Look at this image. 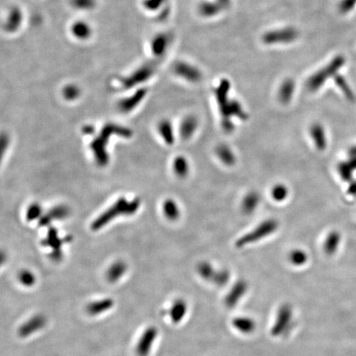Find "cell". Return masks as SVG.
I'll return each instance as SVG.
<instances>
[{
  "instance_id": "19",
  "label": "cell",
  "mask_w": 356,
  "mask_h": 356,
  "mask_svg": "<svg viewBox=\"0 0 356 356\" xmlns=\"http://www.w3.org/2000/svg\"><path fill=\"white\" fill-rule=\"evenodd\" d=\"M198 127V121L194 116H188L183 120L180 126V134L183 139H189Z\"/></svg>"
},
{
  "instance_id": "10",
  "label": "cell",
  "mask_w": 356,
  "mask_h": 356,
  "mask_svg": "<svg viewBox=\"0 0 356 356\" xmlns=\"http://www.w3.org/2000/svg\"><path fill=\"white\" fill-rule=\"evenodd\" d=\"M342 63V59H336V60H335L332 63V65L330 67L326 68L325 70L316 74L315 76L312 77L311 80L308 81V88H309L310 90L312 91L318 89L321 87V84L326 81V76H329V75L331 76V74H333L331 72L338 70Z\"/></svg>"
},
{
  "instance_id": "18",
  "label": "cell",
  "mask_w": 356,
  "mask_h": 356,
  "mask_svg": "<svg viewBox=\"0 0 356 356\" xmlns=\"http://www.w3.org/2000/svg\"><path fill=\"white\" fill-rule=\"evenodd\" d=\"M157 130L159 133L160 136L162 137L163 141L171 145L175 141V134H174L173 126L168 120H163L160 121L157 125Z\"/></svg>"
},
{
  "instance_id": "7",
  "label": "cell",
  "mask_w": 356,
  "mask_h": 356,
  "mask_svg": "<svg viewBox=\"0 0 356 356\" xmlns=\"http://www.w3.org/2000/svg\"><path fill=\"white\" fill-rule=\"evenodd\" d=\"M47 317L44 315L37 314L33 316L19 327V336L22 338L29 337L30 335L44 328L47 325Z\"/></svg>"
},
{
  "instance_id": "28",
  "label": "cell",
  "mask_w": 356,
  "mask_h": 356,
  "mask_svg": "<svg viewBox=\"0 0 356 356\" xmlns=\"http://www.w3.org/2000/svg\"><path fill=\"white\" fill-rule=\"evenodd\" d=\"M294 93V84L290 83H285V85L283 86L280 93V99L281 102L284 103L289 102L291 99L292 95Z\"/></svg>"
},
{
  "instance_id": "13",
  "label": "cell",
  "mask_w": 356,
  "mask_h": 356,
  "mask_svg": "<svg viewBox=\"0 0 356 356\" xmlns=\"http://www.w3.org/2000/svg\"><path fill=\"white\" fill-rule=\"evenodd\" d=\"M113 307V299L111 298H105L91 302L87 306L86 310L88 314L91 316H97L108 312L109 310L111 309Z\"/></svg>"
},
{
  "instance_id": "9",
  "label": "cell",
  "mask_w": 356,
  "mask_h": 356,
  "mask_svg": "<svg viewBox=\"0 0 356 356\" xmlns=\"http://www.w3.org/2000/svg\"><path fill=\"white\" fill-rule=\"evenodd\" d=\"M248 283L244 280H238L234 284L225 298V303L226 307L233 308L238 305L241 299L245 295L248 291Z\"/></svg>"
},
{
  "instance_id": "22",
  "label": "cell",
  "mask_w": 356,
  "mask_h": 356,
  "mask_svg": "<svg viewBox=\"0 0 356 356\" xmlns=\"http://www.w3.org/2000/svg\"><path fill=\"white\" fill-rule=\"evenodd\" d=\"M174 173L176 174L178 177L184 178L188 176L190 171V166L188 159L184 156H177L174 159L173 164H172Z\"/></svg>"
},
{
  "instance_id": "31",
  "label": "cell",
  "mask_w": 356,
  "mask_h": 356,
  "mask_svg": "<svg viewBox=\"0 0 356 356\" xmlns=\"http://www.w3.org/2000/svg\"><path fill=\"white\" fill-rule=\"evenodd\" d=\"M353 171L354 170L350 167L348 162H344L339 166V172L344 181H349L351 179Z\"/></svg>"
},
{
  "instance_id": "27",
  "label": "cell",
  "mask_w": 356,
  "mask_h": 356,
  "mask_svg": "<svg viewBox=\"0 0 356 356\" xmlns=\"http://www.w3.org/2000/svg\"><path fill=\"white\" fill-rule=\"evenodd\" d=\"M42 208L39 204L33 203L28 207L27 211V220L28 221H33V220H38L42 218Z\"/></svg>"
},
{
  "instance_id": "21",
  "label": "cell",
  "mask_w": 356,
  "mask_h": 356,
  "mask_svg": "<svg viewBox=\"0 0 356 356\" xmlns=\"http://www.w3.org/2000/svg\"><path fill=\"white\" fill-rule=\"evenodd\" d=\"M162 212L165 217L171 221H176L181 215L180 208L174 200L166 199L162 204Z\"/></svg>"
},
{
  "instance_id": "16",
  "label": "cell",
  "mask_w": 356,
  "mask_h": 356,
  "mask_svg": "<svg viewBox=\"0 0 356 356\" xmlns=\"http://www.w3.org/2000/svg\"><path fill=\"white\" fill-rule=\"evenodd\" d=\"M310 134L317 149L324 150L326 147V136L322 125L318 123L313 124L310 129Z\"/></svg>"
},
{
  "instance_id": "29",
  "label": "cell",
  "mask_w": 356,
  "mask_h": 356,
  "mask_svg": "<svg viewBox=\"0 0 356 356\" xmlns=\"http://www.w3.org/2000/svg\"><path fill=\"white\" fill-rule=\"evenodd\" d=\"M142 97H143V93H139L138 95L134 96L133 98H130V99L127 100V101L123 102L122 103L120 104L121 111L127 112V111L132 110V109L134 108V107L136 106L137 103H139Z\"/></svg>"
},
{
  "instance_id": "6",
  "label": "cell",
  "mask_w": 356,
  "mask_h": 356,
  "mask_svg": "<svg viewBox=\"0 0 356 356\" xmlns=\"http://www.w3.org/2000/svg\"><path fill=\"white\" fill-rule=\"evenodd\" d=\"M157 334L158 331L155 326H148L144 330L135 347L137 356H148L150 354Z\"/></svg>"
},
{
  "instance_id": "34",
  "label": "cell",
  "mask_w": 356,
  "mask_h": 356,
  "mask_svg": "<svg viewBox=\"0 0 356 356\" xmlns=\"http://www.w3.org/2000/svg\"><path fill=\"white\" fill-rule=\"evenodd\" d=\"M348 163L353 170L356 169V157H351Z\"/></svg>"
},
{
  "instance_id": "35",
  "label": "cell",
  "mask_w": 356,
  "mask_h": 356,
  "mask_svg": "<svg viewBox=\"0 0 356 356\" xmlns=\"http://www.w3.org/2000/svg\"><path fill=\"white\" fill-rule=\"evenodd\" d=\"M349 192L350 194H356V183L349 186Z\"/></svg>"
},
{
  "instance_id": "14",
  "label": "cell",
  "mask_w": 356,
  "mask_h": 356,
  "mask_svg": "<svg viewBox=\"0 0 356 356\" xmlns=\"http://www.w3.org/2000/svg\"><path fill=\"white\" fill-rule=\"evenodd\" d=\"M127 265L125 261H116L111 264L107 272V279L110 283H116L125 275Z\"/></svg>"
},
{
  "instance_id": "3",
  "label": "cell",
  "mask_w": 356,
  "mask_h": 356,
  "mask_svg": "<svg viewBox=\"0 0 356 356\" xmlns=\"http://www.w3.org/2000/svg\"><path fill=\"white\" fill-rule=\"evenodd\" d=\"M278 227L279 224L274 219L265 220L258 226L252 229V231L241 237L236 242V247L238 248H243L249 244L258 242L275 233Z\"/></svg>"
},
{
  "instance_id": "20",
  "label": "cell",
  "mask_w": 356,
  "mask_h": 356,
  "mask_svg": "<svg viewBox=\"0 0 356 356\" xmlns=\"http://www.w3.org/2000/svg\"><path fill=\"white\" fill-rule=\"evenodd\" d=\"M216 154L220 161L227 165L233 166L236 162V157L231 148L226 144H220L216 148Z\"/></svg>"
},
{
  "instance_id": "12",
  "label": "cell",
  "mask_w": 356,
  "mask_h": 356,
  "mask_svg": "<svg viewBox=\"0 0 356 356\" xmlns=\"http://www.w3.org/2000/svg\"><path fill=\"white\" fill-rule=\"evenodd\" d=\"M188 306L185 300L178 298L174 301L168 309L169 317L175 324L180 323L188 313Z\"/></svg>"
},
{
  "instance_id": "4",
  "label": "cell",
  "mask_w": 356,
  "mask_h": 356,
  "mask_svg": "<svg viewBox=\"0 0 356 356\" xmlns=\"http://www.w3.org/2000/svg\"><path fill=\"white\" fill-rule=\"evenodd\" d=\"M294 311L289 303H285L278 309L275 322L271 327V335L279 337L285 335L290 331L293 324Z\"/></svg>"
},
{
  "instance_id": "30",
  "label": "cell",
  "mask_w": 356,
  "mask_h": 356,
  "mask_svg": "<svg viewBox=\"0 0 356 356\" xmlns=\"http://www.w3.org/2000/svg\"><path fill=\"white\" fill-rule=\"evenodd\" d=\"M10 143V138L6 133L0 134V163L2 162L3 158L7 151Z\"/></svg>"
},
{
  "instance_id": "25",
  "label": "cell",
  "mask_w": 356,
  "mask_h": 356,
  "mask_svg": "<svg viewBox=\"0 0 356 356\" xmlns=\"http://www.w3.org/2000/svg\"><path fill=\"white\" fill-rule=\"evenodd\" d=\"M18 279H19V282L22 285L28 287V288L33 287V285H35L36 281H37V277H36L35 274L29 271V270H23V271H20L19 275H18Z\"/></svg>"
},
{
  "instance_id": "33",
  "label": "cell",
  "mask_w": 356,
  "mask_h": 356,
  "mask_svg": "<svg viewBox=\"0 0 356 356\" xmlns=\"http://www.w3.org/2000/svg\"><path fill=\"white\" fill-rule=\"evenodd\" d=\"M94 128L91 125H86L85 127L83 128V133L86 134H93Z\"/></svg>"
},
{
  "instance_id": "5",
  "label": "cell",
  "mask_w": 356,
  "mask_h": 356,
  "mask_svg": "<svg viewBox=\"0 0 356 356\" xmlns=\"http://www.w3.org/2000/svg\"><path fill=\"white\" fill-rule=\"evenodd\" d=\"M200 276L217 286H225L229 282L230 273L227 270H216L208 261H202L197 265Z\"/></svg>"
},
{
  "instance_id": "8",
  "label": "cell",
  "mask_w": 356,
  "mask_h": 356,
  "mask_svg": "<svg viewBox=\"0 0 356 356\" xmlns=\"http://www.w3.org/2000/svg\"><path fill=\"white\" fill-rule=\"evenodd\" d=\"M63 241L59 238L58 233L56 229L51 228L49 230L47 236L44 240L42 241V245L45 247L51 248L52 250L51 257L55 261H59L62 259V247Z\"/></svg>"
},
{
  "instance_id": "2",
  "label": "cell",
  "mask_w": 356,
  "mask_h": 356,
  "mask_svg": "<svg viewBox=\"0 0 356 356\" xmlns=\"http://www.w3.org/2000/svg\"><path fill=\"white\" fill-rule=\"evenodd\" d=\"M140 204L141 203L139 199L128 201L124 197H121L93 221L92 229L97 231L108 225L109 223L115 220L116 217L134 215L140 207Z\"/></svg>"
},
{
  "instance_id": "32",
  "label": "cell",
  "mask_w": 356,
  "mask_h": 356,
  "mask_svg": "<svg viewBox=\"0 0 356 356\" xmlns=\"http://www.w3.org/2000/svg\"><path fill=\"white\" fill-rule=\"evenodd\" d=\"M7 260V255L4 251L0 250V266H2Z\"/></svg>"
},
{
  "instance_id": "26",
  "label": "cell",
  "mask_w": 356,
  "mask_h": 356,
  "mask_svg": "<svg viewBox=\"0 0 356 356\" xmlns=\"http://www.w3.org/2000/svg\"><path fill=\"white\" fill-rule=\"evenodd\" d=\"M289 195V190L286 186L283 184L275 185L271 191V197L275 202H281L286 199Z\"/></svg>"
},
{
  "instance_id": "36",
  "label": "cell",
  "mask_w": 356,
  "mask_h": 356,
  "mask_svg": "<svg viewBox=\"0 0 356 356\" xmlns=\"http://www.w3.org/2000/svg\"><path fill=\"white\" fill-rule=\"evenodd\" d=\"M349 154H350L351 157H356V146H354V147H352V148H350Z\"/></svg>"
},
{
  "instance_id": "23",
  "label": "cell",
  "mask_w": 356,
  "mask_h": 356,
  "mask_svg": "<svg viewBox=\"0 0 356 356\" xmlns=\"http://www.w3.org/2000/svg\"><path fill=\"white\" fill-rule=\"evenodd\" d=\"M340 243V235L338 232H331L326 237L324 243V251L327 255H333L337 251Z\"/></svg>"
},
{
  "instance_id": "11",
  "label": "cell",
  "mask_w": 356,
  "mask_h": 356,
  "mask_svg": "<svg viewBox=\"0 0 356 356\" xmlns=\"http://www.w3.org/2000/svg\"><path fill=\"white\" fill-rule=\"evenodd\" d=\"M70 215V209L67 206H58L51 209L47 215H43L40 219L39 224L41 226H47L55 220H64Z\"/></svg>"
},
{
  "instance_id": "15",
  "label": "cell",
  "mask_w": 356,
  "mask_h": 356,
  "mask_svg": "<svg viewBox=\"0 0 356 356\" xmlns=\"http://www.w3.org/2000/svg\"><path fill=\"white\" fill-rule=\"evenodd\" d=\"M233 326L237 331L243 334H251L256 330L257 324L252 317L247 316H239L233 320Z\"/></svg>"
},
{
  "instance_id": "24",
  "label": "cell",
  "mask_w": 356,
  "mask_h": 356,
  "mask_svg": "<svg viewBox=\"0 0 356 356\" xmlns=\"http://www.w3.org/2000/svg\"><path fill=\"white\" fill-rule=\"evenodd\" d=\"M289 260L294 266H303L308 261V255L303 250L294 249L289 253Z\"/></svg>"
},
{
  "instance_id": "17",
  "label": "cell",
  "mask_w": 356,
  "mask_h": 356,
  "mask_svg": "<svg viewBox=\"0 0 356 356\" xmlns=\"http://www.w3.org/2000/svg\"><path fill=\"white\" fill-rule=\"evenodd\" d=\"M260 196L255 192H249L246 195L242 202V211L246 215H251L253 213L260 203Z\"/></svg>"
},
{
  "instance_id": "1",
  "label": "cell",
  "mask_w": 356,
  "mask_h": 356,
  "mask_svg": "<svg viewBox=\"0 0 356 356\" xmlns=\"http://www.w3.org/2000/svg\"><path fill=\"white\" fill-rule=\"evenodd\" d=\"M112 135L130 138L132 135V131L128 127L116 124H107L104 125L99 135L91 143V149L93 151L96 162L99 166H107L108 163L109 155L107 147L110 137Z\"/></svg>"
}]
</instances>
